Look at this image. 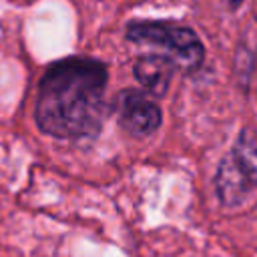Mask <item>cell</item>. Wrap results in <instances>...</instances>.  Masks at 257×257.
Returning a JSON list of instances; mask_svg holds the SVG:
<instances>
[{
  "label": "cell",
  "mask_w": 257,
  "mask_h": 257,
  "mask_svg": "<svg viewBox=\"0 0 257 257\" xmlns=\"http://www.w3.org/2000/svg\"><path fill=\"white\" fill-rule=\"evenodd\" d=\"M124 38L135 44L155 46L163 50L177 68L193 72L203 64L205 46L197 32L165 20H131L124 28Z\"/></svg>",
  "instance_id": "7a4b0ae2"
},
{
  "label": "cell",
  "mask_w": 257,
  "mask_h": 257,
  "mask_svg": "<svg viewBox=\"0 0 257 257\" xmlns=\"http://www.w3.org/2000/svg\"><path fill=\"white\" fill-rule=\"evenodd\" d=\"M108 68L102 60L68 56L52 62L38 82L34 120L58 141H86L100 133Z\"/></svg>",
  "instance_id": "6da1fadb"
},
{
  "label": "cell",
  "mask_w": 257,
  "mask_h": 257,
  "mask_svg": "<svg viewBox=\"0 0 257 257\" xmlns=\"http://www.w3.org/2000/svg\"><path fill=\"white\" fill-rule=\"evenodd\" d=\"M215 193L221 205L239 207L257 191V137L241 131L215 173Z\"/></svg>",
  "instance_id": "3957f363"
},
{
  "label": "cell",
  "mask_w": 257,
  "mask_h": 257,
  "mask_svg": "<svg viewBox=\"0 0 257 257\" xmlns=\"http://www.w3.org/2000/svg\"><path fill=\"white\" fill-rule=\"evenodd\" d=\"M177 66L163 54H143L133 64V74L139 84L153 96H165Z\"/></svg>",
  "instance_id": "5b68a950"
},
{
  "label": "cell",
  "mask_w": 257,
  "mask_h": 257,
  "mask_svg": "<svg viewBox=\"0 0 257 257\" xmlns=\"http://www.w3.org/2000/svg\"><path fill=\"white\" fill-rule=\"evenodd\" d=\"M114 110L122 131L133 137H149L163 122V112L159 104L151 100L145 92L135 88H124L116 94Z\"/></svg>",
  "instance_id": "277c9868"
}]
</instances>
